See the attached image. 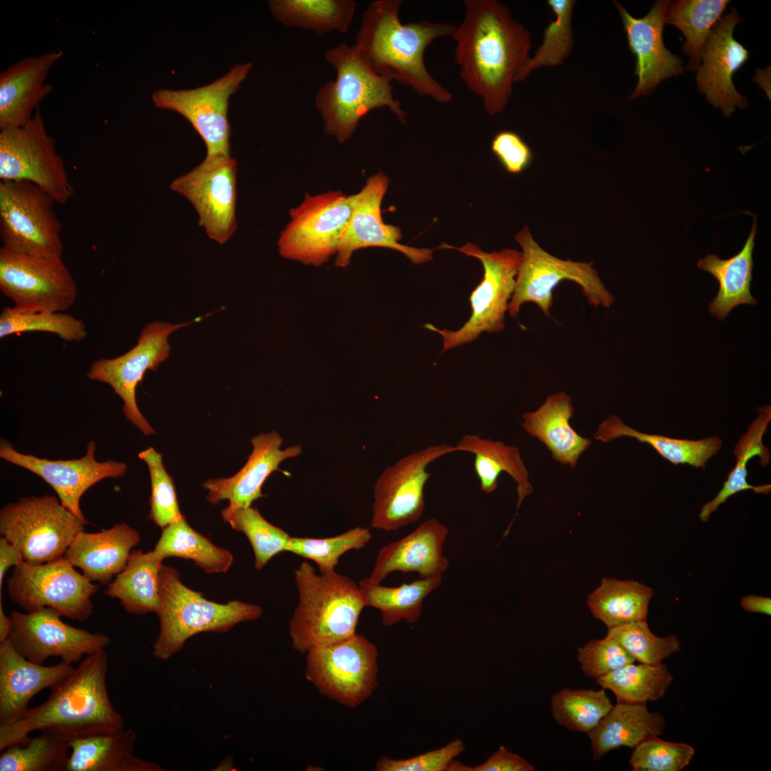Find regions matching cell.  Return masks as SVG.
I'll return each instance as SVG.
<instances>
[{"mask_svg":"<svg viewBox=\"0 0 771 771\" xmlns=\"http://www.w3.org/2000/svg\"><path fill=\"white\" fill-rule=\"evenodd\" d=\"M41 331L57 335L66 342H79L88 335L83 320L63 311H26L6 306L0 314V338L15 333Z\"/></svg>","mask_w":771,"mask_h":771,"instance_id":"48","label":"cell"},{"mask_svg":"<svg viewBox=\"0 0 771 771\" xmlns=\"http://www.w3.org/2000/svg\"><path fill=\"white\" fill-rule=\"evenodd\" d=\"M455 771H533L534 766L521 756L501 745L484 762L468 767L460 762L454 766Z\"/></svg>","mask_w":771,"mask_h":771,"instance_id":"56","label":"cell"},{"mask_svg":"<svg viewBox=\"0 0 771 771\" xmlns=\"http://www.w3.org/2000/svg\"><path fill=\"white\" fill-rule=\"evenodd\" d=\"M152 551L163 560L171 557L191 560L208 574L226 573L233 562L229 551L192 528L183 515L162 529Z\"/></svg>","mask_w":771,"mask_h":771,"instance_id":"41","label":"cell"},{"mask_svg":"<svg viewBox=\"0 0 771 771\" xmlns=\"http://www.w3.org/2000/svg\"><path fill=\"white\" fill-rule=\"evenodd\" d=\"M491 149L504 168L512 173L523 171L532 159L528 146L517 133L509 131L495 135Z\"/></svg>","mask_w":771,"mask_h":771,"instance_id":"55","label":"cell"},{"mask_svg":"<svg viewBox=\"0 0 771 771\" xmlns=\"http://www.w3.org/2000/svg\"><path fill=\"white\" fill-rule=\"evenodd\" d=\"M196 321L178 324L156 321L148 323L142 329L136 346L118 357L96 360L86 373L89 380L111 387L124 403L122 410L126 418L145 435L156 432L138 408L136 386L147 370L157 371L169 357V335Z\"/></svg>","mask_w":771,"mask_h":771,"instance_id":"18","label":"cell"},{"mask_svg":"<svg viewBox=\"0 0 771 771\" xmlns=\"http://www.w3.org/2000/svg\"><path fill=\"white\" fill-rule=\"evenodd\" d=\"M74 568L64 557L41 564L24 561L7 580L8 595L26 612L48 607L84 621L93 613L91 598L99 585Z\"/></svg>","mask_w":771,"mask_h":771,"instance_id":"14","label":"cell"},{"mask_svg":"<svg viewBox=\"0 0 771 771\" xmlns=\"http://www.w3.org/2000/svg\"><path fill=\"white\" fill-rule=\"evenodd\" d=\"M71 739L54 731L28 737L1 751L0 771H66Z\"/></svg>","mask_w":771,"mask_h":771,"instance_id":"43","label":"cell"},{"mask_svg":"<svg viewBox=\"0 0 771 771\" xmlns=\"http://www.w3.org/2000/svg\"><path fill=\"white\" fill-rule=\"evenodd\" d=\"M742 20L735 8L712 26L700 54L701 63L696 76L699 91L715 107L730 116L736 107L748 105L745 97L735 89L732 76L747 60L748 51L733 36L734 29Z\"/></svg>","mask_w":771,"mask_h":771,"instance_id":"23","label":"cell"},{"mask_svg":"<svg viewBox=\"0 0 771 771\" xmlns=\"http://www.w3.org/2000/svg\"><path fill=\"white\" fill-rule=\"evenodd\" d=\"M138 530L125 523L97 532L80 531L64 557L91 581L109 585L125 568L131 549L141 541Z\"/></svg>","mask_w":771,"mask_h":771,"instance_id":"29","label":"cell"},{"mask_svg":"<svg viewBox=\"0 0 771 771\" xmlns=\"http://www.w3.org/2000/svg\"><path fill=\"white\" fill-rule=\"evenodd\" d=\"M352 195L328 191L311 196L289 210L290 221L281 231V256L307 266H321L336 255L352 211Z\"/></svg>","mask_w":771,"mask_h":771,"instance_id":"9","label":"cell"},{"mask_svg":"<svg viewBox=\"0 0 771 771\" xmlns=\"http://www.w3.org/2000/svg\"><path fill=\"white\" fill-rule=\"evenodd\" d=\"M625 30L630 51L636 57L637 85L630 99L649 94L662 80L683 72L682 61L664 46L662 30L670 3L657 1L642 18H635L614 1Z\"/></svg>","mask_w":771,"mask_h":771,"instance_id":"24","label":"cell"},{"mask_svg":"<svg viewBox=\"0 0 771 771\" xmlns=\"http://www.w3.org/2000/svg\"><path fill=\"white\" fill-rule=\"evenodd\" d=\"M86 524L54 495L23 497L0 510V534L16 547L25 562L41 564L64 557Z\"/></svg>","mask_w":771,"mask_h":771,"instance_id":"8","label":"cell"},{"mask_svg":"<svg viewBox=\"0 0 771 771\" xmlns=\"http://www.w3.org/2000/svg\"><path fill=\"white\" fill-rule=\"evenodd\" d=\"M138 458L148 466L151 480L148 519L161 529L182 515L171 476L167 473L161 453L153 447L140 452Z\"/></svg>","mask_w":771,"mask_h":771,"instance_id":"51","label":"cell"},{"mask_svg":"<svg viewBox=\"0 0 771 771\" xmlns=\"http://www.w3.org/2000/svg\"><path fill=\"white\" fill-rule=\"evenodd\" d=\"M665 721L646 703L618 702L588 734L594 760L620 747L634 749L642 742L661 735Z\"/></svg>","mask_w":771,"mask_h":771,"instance_id":"32","label":"cell"},{"mask_svg":"<svg viewBox=\"0 0 771 771\" xmlns=\"http://www.w3.org/2000/svg\"><path fill=\"white\" fill-rule=\"evenodd\" d=\"M459 451L474 455V469L481 491L490 494L498 487L500 475L505 472L516 483L517 511L523 501L533 491L529 473L518 448L500 441L483 438L477 434H466L457 443Z\"/></svg>","mask_w":771,"mask_h":771,"instance_id":"34","label":"cell"},{"mask_svg":"<svg viewBox=\"0 0 771 771\" xmlns=\"http://www.w3.org/2000/svg\"><path fill=\"white\" fill-rule=\"evenodd\" d=\"M371 538L369 528L363 527H356L330 538L291 537L286 551L313 560L320 573L331 572L343 554L364 548Z\"/></svg>","mask_w":771,"mask_h":771,"instance_id":"49","label":"cell"},{"mask_svg":"<svg viewBox=\"0 0 771 771\" xmlns=\"http://www.w3.org/2000/svg\"><path fill=\"white\" fill-rule=\"evenodd\" d=\"M61 616L59 610L48 607L26 613L13 610L9 639L21 655L39 664L50 657L71 664L80 662L84 655L105 650L111 644L108 635L70 625Z\"/></svg>","mask_w":771,"mask_h":771,"instance_id":"20","label":"cell"},{"mask_svg":"<svg viewBox=\"0 0 771 771\" xmlns=\"http://www.w3.org/2000/svg\"><path fill=\"white\" fill-rule=\"evenodd\" d=\"M24 562L20 550L5 538H0V592L7 570L11 567H16Z\"/></svg>","mask_w":771,"mask_h":771,"instance_id":"57","label":"cell"},{"mask_svg":"<svg viewBox=\"0 0 771 771\" xmlns=\"http://www.w3.org/2000/svg\"><path fill=\"white\" fill-rule=\"evenodd\" d=\"M729 2L727 0H680L670 3L665 23L676 26L684 34L686 41L682 50L690 57V69L695 70L700 66L705 40Z\"/></svg>","mask_w":771,"mask_h":771,"instance_id":"44","label":"cell"},{"mask_svg":"<svg viewBox=\"0 0 771 771\" xmlns=\"http://www.w3.org/2000/svg\"><path fill=\"white\" fill-rule=\"evenodd\" d=\"M443 575L420 578L397 587H387L363 578L358 585L366 606L380 610L385 626L404 620L415 623L420 618L424 600L441 584Z\"/></svg>","mask_w":771,"mask_h":771,"instance_id":"37","label":"cell"},{"mask_svg":"<svg viewBox=\"0 0 771 771\" xmlns=\"http://www.w3.org/2000/svg\"><path fill=\"white\" fill-rule=\"evenodd\" d=\"M759 414L749 426L747 432L739 439L733 453L737 462L734 468L727 475L722 489L710 501L705 503L699 518L702 522L709 520L711 514L732 495L746 490H752L756 493L768 494L771 485L754 486L747 483V464L752 458L759 456L762 468L767 466L770 460V451L762 443L763 435L771 420V407L767 405L758 409Z\"/></svg>","mask_w":771,"mask_h":771,"instance_id":"38","label":"cell"},{"mask_svg":"<svg viewBox=\"0 0 771 771\" xmlns=\"http://www.w3.org/2000/svg\"><path fill=\"white\" fill-rule=\"evenodd\" d=\"M653 595L651 588L638 581L604 578L588 596V605L593 616L610 628L647 620Z\"/></svg>","mask_w":771,"mask_h":771,"instance_id":"39","label":"cell"},{"mask_svg":"<svg viewBox=\"0 0 771 771\" xmlns=\"http://www.w3.org/2000/svg\"><path fill=\"white\" fill-rule=\"evenodd\" d=\"M246 62L234 66L212 83L191 89H160L151 94L156 107L176 112L187 119L206 147V157L231 156L228 101L252 69Z\"/></svg>","mask_w":771,"mask_h":771,"instance_id":"16","label":"cell"},{"mask_svg":"<svg viewBox=\"0 0 771 771\" xmlns=\"http://www.w3.org/2000/svg\"><path fill=\"white\" fill-rule=\"evenodd\" d=\"M294 577L299 601L288 631L295 650L306 654L356 633L366 606L353 580L336 570L318 575L307 561L300 564Z\"/></svg>","mask_w":771,"mask_h":771,"instance_id":"4","label":"cell"},{"mask_svg":"<svg viewBox=\"0 0 771 771\" xmlns=\"http://www.w3.org/2000/svg\"><path fill=\"white\" fill-rule=\"evenodd\" d=\"M64 55L61 49L24 57L0 74V130L22 126L53 90L49 71Z\"/></svg>","mask_w":771,"mask_h":771,"instance_id":"26","label":"cell"},{"mask_svg":"<svg viewBox=\"0 0 771 771\" xmlns=\"http://www.w3.org/2000/svg\"><path fill=\"white\" fill-rule=\"evenodd\" d=\"M336 76L321 86L316 106L323 122V133L339 143L353 135L362 118L372 110L387 108L402 124L407 113L393 97L391 81L373 72L355 46L340 43L325 54Z\"/></svg>","mask_w":771,"mask_h":771,"instance_id":"5","label":"cell"},{"mask_svg":"<svg viewBox=\"0 0 771 771\" xmlns=\"http://www.w3.org/2000/svg\"><path fill=\"white\" fill-rule=\"evenodd\" d=\"M75 667L61 661L52 665L31 662L8 638L0 643V724L14 722L29 708V701L44 689H52Z\"/></svg>","mask_w":771,"mask_h":771,"instance_id":"28","label":"cell"},{"mask_svg":"<svg viewBox=\"0 0 771 771\" xmlns=\"http://www.w3.org/2000/svg\"><path fill=\"white\" fill-rule=\"evenodd\" d=\"M160 632L153 655L166 660L178 653L192 636L206 632L225 633L236 625L256 620L261 606L241 600L218 603L186 586L177 570L162 565L158 574Z\"/></svg>","mask_w":771,"mask_h":771,"instance_id":"6","label":"cell"},{"mask_svg":"<svg viewBox=\"0 0 771 771\" xmlns=\"http://www.w3.org/2000/svg\"><path fill=\"white\" fill-rule=\"evenodd\" d=\"M54 200L26 181H0V238L17 253L62 257L61 226Z\"/></svg>","mask_w":771,"mask_h":771,"instance_id":"12","label":"cell"},{"mask_svg":"<svg viewBox=\"0 0 771 771\" xmlns=\"http://www.w3.org/2000/svg\"><path fill=\"white\" fill-rule=\"evenodd\" d=\"M672 682L667 666L662 662H633L596 678L602 688L614 693L617 702L625 703L656 701L664 697Z\"/></svg>","mask_w":771,"mask_h":771,"instance_id":"42","label":"cell"},{"mask_svg":"<svg viewBox=\"0 0 771 771\" xmlns=\"http://www.w3.org/2000/svg\"><path fill=\"white\" fill-rule=\"evenodd\" d=\"M458 451L455 445H431L386 468L373 488L371 526L393 531L418 521L425 509L424 490L430 477L427 467L439 458Z\"/></svg>","mask_w":771,"mask_h":771,"instance_id":"17","label":"cell"},{"mask_svg":"<svg viewBox=\"0 0 771 771\" xmlns=\"http://www.w3.org/2000/svg\"><path fill=\"white\" fill-rule=\"evenodd\" d=\"M401 4V0L371 1L363 12L354 46L376 74L448 104L453 94L429 73L424 54L435 40L452 37L456 25L428 20L402 24Z\"/></svg>","mask_w":771,"mask_h":771,"instance_id":"2","label":"cell"},{"mask_svg":"<svg viewBox=\"0 0 771 771\" xmlns=\"http://www.w3.org/2000/svg\"><path fill=\"white\" fill-rule=\"evenodd\" d=\"M107 671L105 650L86 655L44 702L29 707L16 720L0 724V751L23 742L34 731H54L73 738L124 728L109 696Z\"/></svg>","mask_w":771,"mask_h":771,"instance_id":"3","label":"cell"},{"mask_svg":"<svg viewBox=\"0 0 771 771\" xmlns=\"http://www.w3.org/2000/svg\"><path fill=\"white\" fill-rule=\"evenodd\" d=\"M136 734L116 730L73 737L66 771H163L133 755Z\"/></svg>","mask_w":771,"mask_h":771,"instance_id":"30","label":"cell"},{"mask_svg":"<svg viewBox=\"0 0 771 771\" xmlns=\"http://www.w3.org/2000/svg\"><path fill=\"white\" fill-rule=\"evenodd\" d=\"M555 720L573 731H592L613 707L605 689L564 688L551 697Z\"/></svg>","mask_w":771,"mask_h":771,"instance_id":"45","label":"cell"},{"mask_svg":"<svg viewBox=\"0 0 771 771\" xmlns=\"http://www.w3.org/2000/svg\"><path fill=\"white\" fill-rule=\"evenodd\" d=\"M548 5L555 14V19L545 29L543 41L530 57L518 76L517 82L525 80L540 67L558 66L568 58L573 48L572 26L574 0H548Z\"/></svg>","mask_w":771,"mask_h":771,"instance_id":"46","label":"cell"},{"mask_svg":"<svg viewBox=\"0 0 771 771\" xmlns=\"http://www.w3.org/2000/svg\"><path fill=\"white\" fill-rule=\"evenodd\" d=\"M742 608L747 612L771 615V599L755 595L744 596L740 600Z\"/></svg>","mask_w":771,"mask_h":771,"instance_id":"58","label":"cell"},{"mask_svg":"<svg viewBox=\"0 0 771 771\" xmlns=\"http://www.w3.org/2000/svg\"><path fill=\"white\" fill-rule=\"evenodd\" d=\"M237 161L231 156L205 157L202 162L170 183L186 198L208 237L226 243L237 229Z\"/></svg>","mask_w":771,"mask_h":771,"instance_id":"19","label":"cell"},{"mask_svg":"<svg viewBox=\"0 0 771 771\" xmlns=\"http://www.w3.org/2000/svg\"><path fill=\"white\" fill-rule=\"evenodd\" d=\"M768 77H770V69L769 71L768 69L765 70H756L755 80L765 90L767 94H770V91L767 90V88L770 89V86H768Z\"/></svg>","mask_w":771,"mask_h":771,"instance_id":"60","label":"cell"},{"mask_svg":"<svg viewBox=\"0 0 771 771\" xmlns=\"http://www.w3.org/2000/svg\"><path fill=\"white\" fill-rule=\"evenodd\" d=\"M577 657L583 672L595 679L635 662L615 639L608 635L578 648Z\"/></svg>","mask_w":771,"mask_h":771,"instance_id":"53","label":"cell"},{"mask_svg":"<svg viewBox=\"0 0 771 771\" xmlns=\"http://www.w3.org/2000/svg\"><path fill=\"white\" fill-rule=\"evenodd\" d=\"M757 231L755 216L750 233L738 253L728 259L707 254L697 262L699 268L711 273L719 282L718 293L709 306L710 313L718 320H724L738 305L757 303L750 293L754 265L752 252Z\"/></svg>","mask_w":771,"mask_h":771,"instance_id":"33","label":"cell"},{"mask_svg":"<svg viewBox=\"0 0 771 771\" xmlns=\"http://www.w3.org/2000/svg\"><path fill=\"white\" fill-rule=\"evenodd\" d=\"M449 530L436 518H430L400 539L378 552L368 578L381 583L390 573H417L420 578L442 575L450 562L443 555Z\"/></svg>","mask_w":771,"mask_h":771,"instance_id":"27","label":"cell"},{"mask_svg":"<svg viewBox=\"0 0 771 771\" xmlns=\"http://www.w3.org/2000/svg\"><path fill=\"white\" fill-rule=\"evenodd\" d=\"M388 184V177L378 172L367 179L359 192L352 195V211L336 253V267H347L356 251L374 246L396 250L416 264L432 259L433 250L400 244V228L383 222L381 206Z\"/></svg>","mask_w":771,"mask_h":771,"instance_id":"22","label":"cell"},{"mask_svg":"<svg viewBox=\"0 0 771 771\" xmlns=\"http://www.w3.org/2000/svg\"><path fill=\"white\" fill-rule=\"evenodd\" d=\"M522 249L515 286L509 303V314L515 317L525 303H533L550 316L553 291L563 281L581 288L587 301L595 307L609 308L614 297L606 288L592 262L563 260L545 251L533 238L528 226L515 236Z\"/></svg>","mask_w":771,"mask_h":771,"instance_id":"7","label":"cell"},{"mask_svg":"<svg viewBox=\"0 0 771 771\" xmlns=\"http://www.w3.org/2000/svg\"><path fill=\"white\" fill-rule=\"evenodd\" d=\"M573 413L571 397L560 392L548 395L537 410L523 415L525 432L543 443L555 460L570 468L576 466L580 456L592 444L571 427Z\"/></svg>","mask_w":771,"mask_h":771,"instance_id":"31","label":"cell"},{"mask_svg":"<svg viewBox=\"0 0 771 771\" xmlns=\"http://www.w3.org/2000/svg\"><path fill=\"white\" fill-rule=\"evenodd\" d=\"M11 627V618L6 615L0 597V643L9 638Z\"/></svg>","mask_w":771,"mask_h":771,"instance_id":"59","label":"cell"},{"mask_svg":"<svg viewBox=\"0 0 771 771\" xmlns=\"http://www.w3.org/2000/svg\"><path fill=\"white\" fill-rule=\"evenodd\" d=\"M306 677L323 695L356 707L378 685V652L366 637L354 633L306 653Z\"/></svg>","mask_w":771,"mask_h":771,"instance_id":"10","label":"cell"},{"mask_svg":"<svg viewBox=\"0 0 771 771\" xmlns=\"http://www.w3.org/2000/svg\"><path fill=\"white\" fill-rule=\"evenodd\" d=\"M478 258L484 269L483 278L470 296L472 313L459 329H440L430 323L425 328L439 333L443 338L442 352L470 343L482 333H498L505 328V316L508 311L522 253L513 249H502L490 253L477 245L467 243L462 247L444 245Z\"/></svg>","mask_w":771,"mask_h":771,"instance_id":"11","label":"cell"},{"mask_svg":"<svg viewBox=\"0 0 771 771\" xmlns=\"http://www.w3.org/2000/svg\"><path fill=\"white\" fill-rule=\"evenodd\" d=\"M273 17L285 26L318 34L346 32L353 21L354 0H270Z\"/></svg>","mask_w":771,"mask_h":771,"instance_id":"40","label":"cell"},{"mask_svg":"<svg viewBox=\"0 0 771 771\" xmlns=\"http://www.w3.org/2000/svg\"><path fill=\"white\" fill-rule=\"evenodd\" d=\"M0 290L26 311H64L77 298V286L62 257L0 248Z\"/></svg>","mask_w":771,"mask_h":771,"instance_id":"15","label":"cell"},{"mask_svg":"<svg viewBox=\"0 0 771 771\" xmlns=\"http://www.w3.org/2000/svg\"><path fill=\"white\" fill-rule=\"evenodd\" d=\"M223 520L233 529L243 533L254 553L255 567L262 570L278 553L286 551L291 536L266 520L256 508H241L221 511Z\"/></svg>","mask_w":771,"mask_h":771,"instance_id":"47","label":"cell"},{"mask_svg":"<svg viewBox=\"0 0 771 771\" xmlns=\"http://www.w3.org/2000/svg\"><path fill=\"white\" fill-rule=\"evenodd\" d=\"M0 179L31 182L59 205L72 197L64 161L39 110L22 126L1 131Z\"/></svg>","mask_w":771,"mask_h":771,"instance_id":"13","label":"cell"},{"mask_svg":"<svg viewBox=\"0 0 771 771\" xmlns=\"http://www.w3.org/2000/svg\"><path fill=\"white\" fill-rule=\"evenodd\" d=\"M465 750L464 742L455 739L446 745L406 759L382 756L376 764L377 771H448L452 762Z\"/></svg>","mask_w":771,"mask_h":771,"instance_id":"54","label":"cell"},{"mask_svg":"<svg viewBox=\"0 0 771 771\" xmlns=\"http://www.w3.org/2000/svg\"><path fill=\"white\" fill-rule=\"evenodd\" d=\"M695 752L689 744L652 737L633 749L629 764L633 771H680L690 764Z\"/></svg>","mask_w":771,"mask_h":771,"instance_id":"52","label":"cell"},{"mask_svg":"<svg viewBox=\"0 0 771 771\" xmlns=\"http://www.w3.org/2000/svg\"><path fill=\"white\" fill-rule=\"evenodd\" d=\"M607 635L615 639L640 663L658 664L681 650L676 635L659 637L653 634L647 620L608 628Z\"/></svg>","mask_w":771,"mask_h":771,"instance_id":"50","label":"cell"},{"mask_svg":"<svg viewBox=\"0 0 771 771\" xmlns=\"http://www.w3.org/2000/svg\"><path fill=\"white\" fill-rule=\"evenodd\" d=\"M623 436L650 445L663 458L675 465L688 464L702 470L705 469L707 460L716 455L722 446V440L717 436L692 440L642 433L627 425L615 415L602 421L593 437L597 440L609 443Z\"/></svg>","mask_w":771,"mask_h":771,"instance_id":"36","label":"cell"},{"mask_svg":"<svg viewBox=\"0 0 771 771\" xmlns=\"http://www.w3.org/2000/svg\"><path fill=\"white\" fill-rule=\"evenodd\" d=\"M283 440L276 430L260 433L251 443L253 450L243 467L231 477L208 479L203 483L208 491L206 499L213 505L228 500V510L248 508L252 503L265 495L262 486L268 477L285 460L294 458L302 453L300 445L281 449Z\"/></svg>","mask_w":771,"mask_h":771,"instance_id":"25","label":"cell"},{"mask_svg":"<svg viewBox=\"0 0 771 771\" xmlns=\"http://www.w3.org/2000/svg\"><path fill=\"white\" fill-rule=\"evenodd\" d=\"M163 560L152 550H132L124 570L107 585L105 595L118 598L128 613L157 614L161 606L158 574Z\"/></svg>","mask_w":771,"mask_h":771,"instance_id":"35","label":"cell"},{"mask_svg":"<svg viewBox=\"0 0 771 771\" xmlns=\"http://www.w3.org/2000/svg\"><path fill=\"white\" fill-rule=\"evenodd\" d=\"M96 443L90 441L86 454L78 459L49 460L16 450L7 440L0 443V458L41 478L56 492L61 503L80 520L88 523L80 507L85 492L103 479L125 475L126 463L114 460L98 461Z\"/></svg>","mask_w":771,"mask_h":771,"instance_id":"21","label":"cell"},{"mask_svg":"<svg viewBox=\"0 0 771 771\" xmlns=\"http://www.w3.org/2000/svg\"><path fill=\"white\" fill-rule=\"evenodd\" d=\"M456 26L455 60L467 88L493 116L505 109L513 85L530 59V32L498 0H464Z\"/></svg>","mask_w":771,"mask_h":771,"instance_id":"1","label":"cell"}]
</instances>
